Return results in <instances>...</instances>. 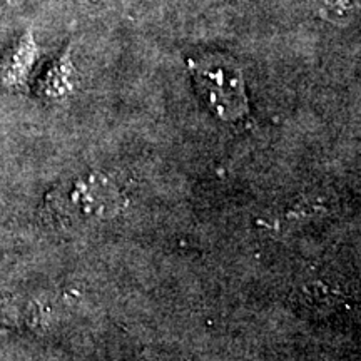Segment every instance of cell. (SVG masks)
<instances>
[{
	"instance_id": "5b68a950",
	"label": "cell",
	"mask_w": 361,
	"mask_h": 361,
	"mask_svg": "<svg viewBox=\"0 0 361 361\" xmlns=\"http://www.w3.org/2000/svg\"><path fill=\"white\" fill-rule=\"evenodd\" d=\"M316 11L333 24H348L361 11V0H314Z\"/></svg>"
},
{
	"instance_id": "277c9868",
	"label": "cell",
	"mask_w": 361,
	"mask_h": 361,
	"mask_svg": "<svg viewBox=\"0 0 361 361\" xmlns=\"http://www.w3.org/2000/svg\"><path fill=\"white\" fill-rule=\"evenodd\" d=\"M72 66L69 57H61L51 69L45 72L42 82L39 84V94L47 99H61L72 87Z\"/></svg>"
},
{
	"instance_id": "7a4b0ae2",
	"label": "cell",
	"mask_w": 361,
	"mask_h": 361,
	"mask_svg": "<svg viewBox=\"0 0 361 361\" xmlns=\"http://www.w3.org/2000/svg\"><path fill=\"white\" fill-rule=\"evenodd\" d=\"M192 71L207 104L221 119L234 121L246 114L243 75L233 61L223 57L202 59L201 62H194Z\"/></svg>"
},
{
	"instance_id": "3957f363",
	"label": "cell",
	"mask_w": 361,
	"mask_h": 361,
	"mask_svg": "<svg viewBox=\"0 0 361 361\" xmlns=\"http://www.w3.org/2000/svg\"><path fill=\"white\" fill-rule=\"evenodd\" d=\"M35 61V44L30 34L17 40V44L0 59V84L7 89H20L29 78Z\"/></svg>"
},
{
	"instance_id": "6da1fadb",
	"label": "cell",
	"mask_w": 361,
	"mask_h": 361,
	"mask_svg": "<svg viewBox=\"0 0 361 361\" xmlns=\"http://www.w3.org/2000/svg\"><path fill=\"white\" fill-rule=\"evenodd\" d=\"M119 192L106 176L82 174L62 180L45 194L40 216L56 226L97 223L116 214Z\"/></svg>"
}]
</instances>
